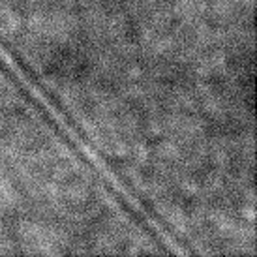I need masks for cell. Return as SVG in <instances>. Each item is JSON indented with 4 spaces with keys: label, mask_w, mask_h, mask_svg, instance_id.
Here are the masks:
<instances>
[{
    "label": "cell",
    "mask_w": 257,
    "mask_h": 257,
    "mask_svg": "<svg viewBox=\"0 0 257 257\" xmlns=\"http://www.w3.org/2000/svg\"><path fill=\"white\" fill-rule=\"evenodd\" d=\"M0 72L21 90V94H23L30 103H34L38 109L49 119L51 126L62 135V139L74 148L75 154L94 171V175L98 177L99 180L105 184V188H107L111 194L115 196V199L128 210V214H130L135 221H139L141 227H143L154 240H158V244H161V248H163L165 252H173V254H175V248H173L169 242H177V238L171 237V233L169 231H165V227H163L161 223L152 220V218L148 216V212L141 207V205L135 203L134 190H132L130 186H126L124 182H120L119 177H117V173L111 171L109 167H105V163H103L101 158L96 154L92 143L86 139L85 134H81L79 126L64 113V109L57 107V105L51 101L49 92H38L36 77H26V75L23 74V64H15L12 59V55L4 49V47H0Z\"/></svg>",
    "instance_id": "obj_1"
}]
</instances>
